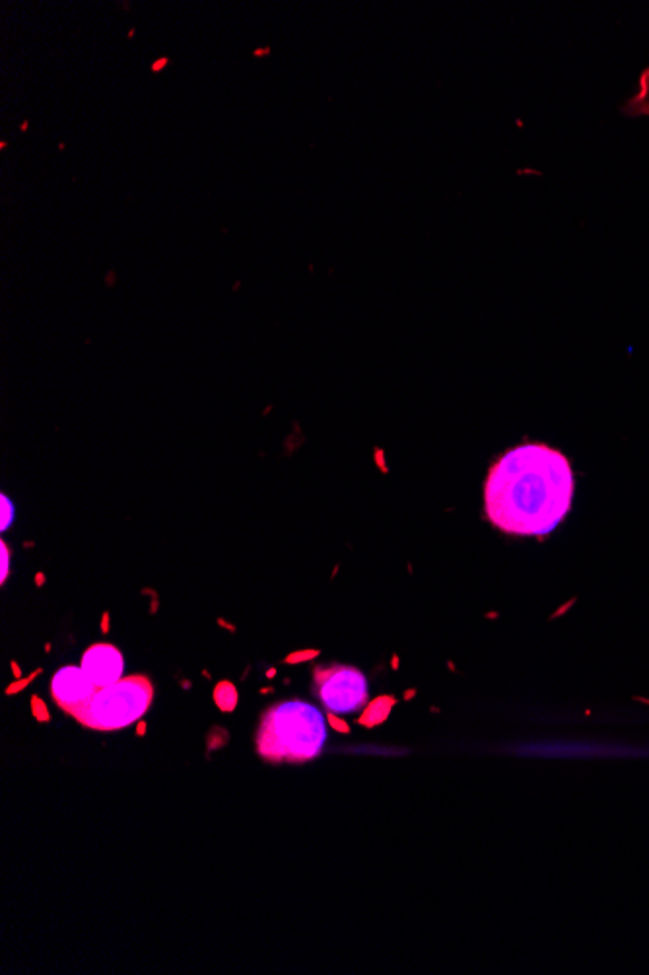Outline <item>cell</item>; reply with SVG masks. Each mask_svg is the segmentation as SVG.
<instances>
[{"label":"cell","mask_w":649,"mask_h":975,"mask_svg":"<svg viewBox=\"0 0 649 975\" xmlns=\"http://www.w3.org/2000/svg\"><path fill=\"white\" fill-rule=\"evenodd\" d=\"M573 471L564 454L541 442L515 446L490 468L484 510L513 536H547L570 513Z\"/></svg>","instance_id":"6da1fadb"},{"label":"cell","mask_w":649,"mask_h":975,"mask_svg":"<svg viewBox=\"0 0 649 975\" xmlns=\"http://www.w3.org/2000/svg\"><path fill=\"white\" fill-rule=\"evenodd\" d=\"M327 744V719L306 701L292 699L268 706L255 734L259 758L268 763H307Z\"/></svg>","instance_id":"7a4b0ae2"},{"label":"cell","mask_w":649,"mask_h":975,"mask_svg":"<svg viewBox=\"0 0 649 975\" xmlns=\"http://www.w3.org/2000/svg\"><path fill=\"white\" fill-rule=\"evenodd\" d=\"M153 701L154 688L148 677L125 676L108 688H100L75 719L86 729L114 732L140 721Z\"/></svg>","instance_id":"3957f363"},{"label":"cell","mask_w":649,"mask_h":975,"mask_svg":"<svg viewBox=\"0 0 649 975\" xmlns=\"http://www.w3.org/2000/svg\"><path fill=\"white\" fill-rule=\"evenodd\" d=\"M314 690L322 705L333 714L358 713L370 699L366 676L346 664L317 666Z\"/></svg>","instance_id":"277c9868"},{"label":"cell","mask_w":649,"mask_h":975,"mask_svg":"<svg viewBox=\"0 0 649 975\" xmlns=\"http://www.w3.org/2000/svg\"><path fill=\"white\" fill-rule=\"evenodd\" d=\"M98 690L100 688L94 685L92 680L86 676L85 670L80 666H65L57 670L51 682L55 703L70 716H77L80 711H85Z\"/></svg>","instance_id":"5b68a950"},{"label":"cell","mask_w":649,"mask_h":975,"mask_svg":"<svg viewBox=\"0 0 649 975\" xmlns=\"http://www.w3.org/2000/svg\"><path fill=\"white\" fill-rule=\"evenodd\" d=\"M80 669L92 680L96 688H108L119 682L125 672L121 651L111 643H96L86 651Z\"/></svg>","instance_id":"8992f818"},{"label":"cell","mask_w":649,"mask_h":975,"mask_svg":"<svg viewBox=\"0 0 649 975\" xmlns=\"http://www.w3.org/2000/svg\"><path fill=\"white\" fill-rule=\"evenodd\" d=\"M0 500H2V526H0V528L7 530L10 523H12V518H14V507L10 505V500H8L4 495H2V499Z\"/></svg>","instance_id":"52a82bcc"},{"label":"cell","mask_w":649,"mask_h":975,"mask_svg":"<svg viewBox=\"0 0 649 975\" xmlns=\"http://www.w3.org/2000/svg\"><path fill=\"white\" fill-rule=\"evenodd\" d=\"M0 549H2V575H0V581L4 583L8 576V547L7 544H0Z\"/></svg>","instance_id":"ba28073f"}]
</instances>
